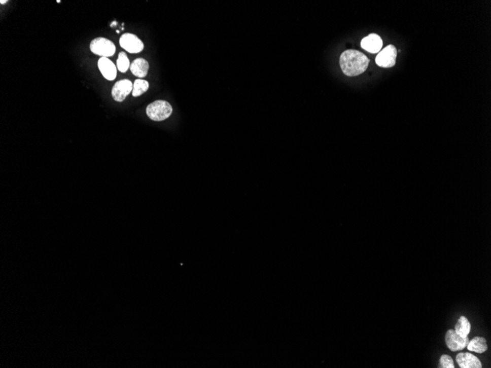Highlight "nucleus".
<instances>
[{
  "instance_id": "obj_1",
  "label": "nucleus",
  "mask_w": 491,
  "mask_h": 368,
  "mask_svg": "<svg viewBox=\"0 0 491 368\" xmlns=\"http://www.w3.org/2000/svg\"><path fill=\"white\" fill-rule=\"evenodd\" d=\"M369 59L360 51H345L340 57V65L346 76L355 77L364 73L369 64Z\"/></svg>"
},
{
  "instance_id": "obj_2",
  "label": "nucleus",
  "mask_w": 491,
  "mask_h": 368,
  "mask_svg": "<svg viewBox=\"0 0 491 368\" xmlns=\"http://www.w3.org/2000/svg\"><path fill=\"white\" fill-rule=\"evenodd\" d=\"M171 104L166 101L158 100L152 102L147 106V115L154 122H163L166 120L172 114Z\"/></svg>"
},
{
  "instance_id": "obj_3",
  "label": "nucleus",
  "mask_w": 491,
  "mask_h": 368,
  "mask_svg": "<svg viewBox=\"0 0 491 368\" xmlns=\"http://www.w3.org/2000/svg\"><path fill=\"white\" fill-rule=\"evenodd\" d=\"M90 50L101 58H109L115 54L116 46L109 39L99 37L94 39L90 44Z\"/></svg>"
},
{
  "instance_id": "obj_4",
  "label": "nucleus",
  "mask_w": 491,
  "mask_h": 368,
  "mask_svg": "<svg viewBox=\"0 0 491 368\" xmlns=\"http://www.w3.org/2000/svg\"><path fill=\"white\" fill-rule=\"evenodd\" d=\"M397 50L394 45H389L376 55V63L382 68H391L396 64Z\"/></svg>"
},
{
  "instance_id": "obj_5",
  "label": "nucleus",
  "mask_w": 491,
  "mask_h": 368,
  "mask_svg": "<svg viewBox=\"0 0 491 368\" xmlns=\"http://www.w3.org/2000/svg\"><path fill=\"white\" fill-rule=\"evenodd\" d=\"M119 44L124 50L132 54L142 52L145 47L142 41L132 33H124L122 35L119 40Z\"/></svg>"
},
{
  "instance_id": "obj_6",
  "label": "nucleus",
  "mask_w": 491,
  "mask_h": 368,
  "mask_svg": "<svg viewBox=\"0 0 491 368\" xmlns=\"http://www.w3.org/2000/svg\"><path fill=\"white\" fill-rule=\"evenodd\" d=\"M133 89V84L129 80H122L116 82L111 91L113 99L118 102H122Z\"/></svg>"
},
{
  "instance_id": "obj_7",
  "label": "nucleus",
  "mask_w": 491,
  "mask_h": 368,
  "mask_svg": "<svg viewBox=\"0 0 491 368\" xmlns=\"http://www.w3.org/2000/svg\"><path fill=\"white\" fill-rule=\"evenodd\" d=\"M445 340L448 348L451 351H461L464 349L467 346L469 341L468 337H463L458 335L454 329H449L446 332Z\"/></svg>"
},
{
  "instance_id": "obj_8",
  "label": "nucleus",
  "mask_w": 491,
  "mask_h": 368,
  "mask_svg": "<svg viewBox=\"0 0 491 368\" xmlns=\"http://www.w3.org/2000/svg\"><path fill=\"white\" fill-rule=\"evenodd\" d=\"M361 47L370 53H377L382 47V39L376 34H370L361 41Z\"/></svg>"
},
{
  "instance_id": "obj_9",
  "label": "nucleus",
  "mask_w": 491,
  "mask_h": 368,
  "mask_svg": "<svg viewBox=\"0 0 491 368\" xmlns=\"http://www.w3.org/2000/svg\"><path fill=\"white\" fill-rule=\"evenodd\" d=\"M98 67L102 76L106 80H114L117 76L116 65L108 58H101L98 60Z\"/></svg>"
},
{
  "instance_id": "obj_10",
  "label": "nucleus",
  "mask_w": 491,
  "mask_h": 368,
  "mask_svg": "<svg viewBox=\"0 0 491 368\" xmlns=\"http://www.w3.org/2000/svg\"><path fill=\"white\" fill-rule=\"evenodd\" d=\"M456 361L461 368H481V361L474 355L469 353H460L456 356Z\"/></svg>"
},
{
  "instance_id": "obj_11",
  "label": "nucleus",
  "mask_w": 491,
  "mask_h": 368,
  "mask_svg": "<svg viewBox=\"0 0 491 368\" xmlns=\"http://www.w3.org/2000/svg\"><path fill=\"white\" fill-rule=\"evenodd\" d=\"M130 71L132 75L139 78H144L148 73L150 65L144 58H137L130 65Z\"/></svg>"
},
{
  "instance_id": "obj_12",
  "label": "nucleus",
  "mask_w": 491,
  "mask_h": 368,
  "mask_svg": "<svg viewBox=\"0 0 491 368\" xmlns=\"http://www.w3.org/2000/svg\"><path fill=\"white\" fill-rule=\"evenodd\" d=\"M467 347L470 351L482 354L487 350V341L482 337H476L471 341H469Z\"/></svg>"
},
{
  "instance_id": "obj_13",
  "label": "nucleus",
  "mask_w": 491,
  "mask_h": 368,
  "mask_svg": "<svg viewBox=\"0 0 491 368\" xmlns=\"http://www.w3.org/2000/svg\"><path fill=\"white\" fill-rule=\"evenodd\" d=\"M454 330L458 335L463 337H468L471 331V323L469 320L466 317L461 316L455 325Z\"/></svg>"
},
{
  "instance_id": "obj_14",
  "label": "nucleus",
  "mask_w": 491,
  "mask_h": 368,
  "mask_svg": "<svg viewBox=\"0 0 491 368\" xmlns=\"http://www.w3.org/2000/svg\"><path fill=\"white\" fill-rule=\"evenodd\" d=\"M148 82L145 80H136L134 82L133 84V89H132V96L134 97H138V96H142V94H145L147 92V90L149 89Z\"/></svg>"
},
{
  "instance_id": "obj_15",
  "label": "nucleus",
  "mask_w": 491,
  "mask_h": 368,
  "mask_svg": "<svg viewBox=\"0 0 491 368\" xmlns=\"http://www.w3.org/2000/svg\"><path fill=\"white\" fill-rule=\"evenodd\" d=\"M116 65H117V68L119 71L122 73L127 72V70L130 67V60L127 58V54L125 52H122L119 54V58H118Z\"/></svg>"
},
{
  "instance_id": "obj_16",
  "label": "nucleus",
  "mask_w": 491,
  "mask_h": 368,
  "mask_svg": "<svg viewBox=\"0 0 491 368\" xmlns=\"http://www.w3.org/2000/svg\"><path fill=\"white\" fill-rule=\"evenodd\" d=\"M440 364H441V367H454V361H453L452 358L448 356V355H442L441 359H440Z\"/></svg>"
},
{
  "instance_id": "obj_17",
  "label": "nucleus",
  "mask_w": 491,
  "mask_h": 368,
  "mask_svg": "<svg viewBox=\"0 0 491 368\" xmlns=\"http://www.w3.org/2000/svg\"><path fill=\"white\" fill-rule=\"evenodd\" d=\"M6 3H8V1H3V0H1V1H0V3H1L2 5L6 4Z\"/></svg>"
},
{
  "instance_id": "obj_18",
  "label": "nucleus",
  "mask_w": 491,
  "mask_h": 368,
  "mask_svg": "<svg viewBox=\"0 0 491 368\" xmlns=\"http://www.w3.org/2000/svg\"><path fill=\"white\" fill-rule=\"evenodd\" d=\"M116 32H117V33L119 34V30H116Z\"/></svg>"
}]
</instances>
